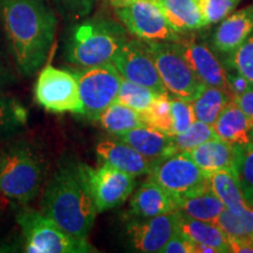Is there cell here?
<instances>
[{
	"label": "cell",
	"mask_w": 253,
	"mask_h": 253,
	"mask_svg": "<svg viewBox=\"0 0 253 253\" xmlns=\"http://www.w3.org/2000/svg\"><path fill=\"white\" fill-rule=\"evenodd\" d=\"M0 15L19 72L31 77L46 61L54 42V11L47 0H0Z\"/></svg>",
	"instance_id": "6da1fadb"
},
{
	"label": "cell",
	"mask_w": 253,
	"mask_h": 253,
	"mask_svg": "<svg viewBox=\"0 0 253 253\" xmlns=\"http://www.w3.org/2000/svg\"><path fill=\"white\" fill-rule=\"evenodd\" d=\"M84 163L63 156L47 182L40 211L69 235L88 240L97 210L87 183Z\"/></svg>",
	"instance_id": "7a4b0ae2"
},
{
	"label": "cell",
	"mask_w": 253,
	"mask_h": 253,
	"mask_svg": "<svg viewBox=\"0 0 253 253\" xmlns=\"http://www.w3.org/2000/svg\"><path fill=\"white\" fill-rule=\"evenodd\" d=\"M47 160L39 147L19 140L0 155V192L27 204L39 195L47 175Z\"/></svg>",
	"instance_id": "3957f363"
},
{
	"label": "cell",
	"mask_w": 253,
	"mask_h": 253,
	"mask_svg": "<svg viewBox=\"0 0 253 253\" xmlns=\"http://www.w3.org/2000/svg\"><path fill=\"white\" fill-rule=\"evenodd\" d=\"M128 41L123 25L106 18H91L75 25L66 42V60L79 68L113 62Z\"/></svg>",
	"instance_id": "277c9868"
},
{
	"label": "cell",
	"mask_w": 253,
	"mask_h": 253,
	"mask_svg": "<svg viewBox=\"0 0 253 253\" xmlns=\"http://www.w3.org/2000/svg\"><path fill=\"white\" fill-rule=\"evenodd\" d=\"M21 229L24 252L91 253L96 250L88 240L79 239L61 229L41 211L25 208L15 216Z\"/></svg>",
	"instance_id": "5b68a950"
},
{
	"label": "cell",
	"mask_w": 253,
	"mask_h": 253,
	"mask_svg": "<svg viewBox=\"0 0 253 253\" xmlns=\"http://www.w3.org/2000/svg\"><path fill=\"white\" fill-rule=\"evenodd\" d=\"M164 86L173 96L190 101L205 84L197 78L177 41H145Z\"/></svg>",
	"instance_id": "8992f818"
},
{
	"label": "cell",
	"mask_w": 253,
	"mask_h": 253,
	"mask_svg": "<svg viewBox=\"0 0 253 253\" xmlns=\"http://www.w3.org/2000/svg\"><path fill=\"white\" fill-rule=\"evenodd\" d=\"M78 79L84 115L99 121L101 114L118 99L122 77L113 62L73 69Z\"/></svg>",
	"instance_id": "52a82bcc"
},
{
	"label": "cell",
	"mask_w": 253,
	"mask_h": 253,
	"mask_svg": "<svg viewBox=\"0 0 253 253\" xmlns=\"http://www.w3.org/2000/svg\"><path fill=\"white\" fill-rule=\"evenodd\" d=\"M36 100L48 112L84 115V106L75 74L52 65L45 66L38 77Z\"/></svg>",
	"instance_id": "ba28073f"
},
{
	"label": "cell",
	"mask_w": 253,
	"mask_h": 253,
	"mask_svg": "<svg viewBox=\"0 0 253 253\" xmlns=\"http://www.w3.org/2000/svg\"><path fill=\"white\" fill-rule=\"evenodd\" d=\"M149 178L162 185L177 198L210 186L209 175L186 153H175L155 164Z\"/></svg>",
	"instance_id": "9c48e42d"
},
{
	"label": "cell",
	"mask_w": 253,
	"mask_h": 253,
	"mask_svg": "<svg viewBox=\"0 0 253 253\" xmlns=\"http://www.w3.org/2000/svg\"><path fill=\"white\" fill-rule=\"evenodd\" d=\"M116 15L129 33L144 41H178L181 33L169 24L155 0H137L115 8Z\"/></svg>",
	"instance_id": "30bf717a"
},
{
	"label": "cell",
	"mask_w": 253,
	"mask_h": 253,
	"mask_svg": "<svg viewBox=\"0 0 253 253\" xmlns=\"http://www.w3.org/2000/svg\"><path fill=\"white\" fill-rule=\"evenodd\" d=\"M87 183L97 213L121 205L136 186V177L115 168L100 164L99 168L84 166Z\"/></svg>",
	"instance_id": "8fae6325"
},
{
	"label": "cell",
	"mask_w": 253,
	"mask_h": 253,
	"mask_svg": "<svg viewBox=\"0 0 253 253\" xmlns=\"http://www.w3.org/2000/svg\"><path fill=\"white\" fill-rule=\"evenodd\" d=\"M120 75L157 94H170L164 86L149 47L144 40H128L113 60Z\"/></svg>",
	"instance_id": "7c38bea8"
},
{
	"label": "cell",
	"mask_w": 253,
	"mask_h": 253,
	"mask_svg": "<svg viewBox=\"0 0 253 253\" xmlns=\"http://www.w3.org/2000/svg\"><path fill=\"white\" fill-rule=\"evenodd\" d=\"M178 230V211L151 218H134L125 227L129 249L142 253H161Z\"/></svg>",
	"instance_id": "4fadbf2b"
},
{
	"label": "cell",
	"mask_w": 253,
	"mask_h": 253,
	"mask_svg": "<svg viewBox=\"0 0 253 253\" xmlns=\"http://www.w3.org/2000/svg\"><path fill=\"white\" fill-rule=\"evenodd\" d=\"M177 42L199 80L207 86L221 88L230 93L227 71L207 43L194 38H181Z\"/></svg>",
	"instance_id": "5bb4252c"
},
{
	"label": "cell",
	"mask_w": 253,
	"mask_h": 253,
	"mask_svg": "<svg viewBox=\"0 0 253 253\" xmlns=\"http://www.w3.org/2000/svg\"><path fill=\"white\" fill-rule=\"evenodd\" d=\"M95 151L100 164L110 166L135 177L149 175L156 164L116 136L115 138H102L96 144Z\"/></svg>",
	"instance_id": "9a60e30c"
},
{
	"label": "cell",
	"mask_w": 253,
	"mask_h": 253,
	"mask_svg": "<svg viewBox=\"0 0 253 253\" xmlns=\"http://www.w3.org/2000/svg\"><path fill=\"white\" fill-rule=\"evenodd\" d=\"M178 211L177 197L162 185L148 178L130 201V214L134 218H151Z\"/></svg>",
	"instance_id": "2e32d148"
},
{
	"label": "cell",
	"mask_w": 253,
	"mask_h": 253,
	"mask_svg": "<svg viewBox=\"0 0 253 253\" xmlns=\"http://www.w3.org/2000/svg\"><path fill=\"white\" fill-rule=\"evenodd\" d=\"M253 33V4L229 14L220 21L212 36L213 48L230 54Z\"/></svg>",
	"instance_id": "e0dca14e"
},
{
	"label": "cell",
	"mask_w": 253,
	"mask_h": 253,
	"mask_svg": "<svg viewBox=\"0 0 253 253\" xmlns=\"http://www.w3.org/2000/svg\"><path fill=\"white\" fill-rule=\"evenodd\" d=\"M239 149L240 147H236L217 137L199 144L194 149L186 151V154L203 171L210 175L220 170L236 172Z\"/></svg>",
	"instance_id": "ac0fdd59"
},
{
	"label": "cell",
	"mask_w": 253,
	"mask_h": 253,
	"mask_svg": "<svg viewBox=\"0 0 253 253\" xmlns=\"http://www.w3.org/2000/svg\"><path fill=\"white\" fill-rule=\"evenodd\" d=\"M116 137L125 141L136 151L154 161L155 163L176 153L173 148V136L164 134L149 126L131 129Z\"/></svg>",
	"instance_id": "d6986e66"
},
{
	"label": "cell",
	"mask_w": 253,
	"mask_h": 253,
	"mask_svg": "<svg viewBox=\"0 0 253 253\" xmlns=\"http://www.w3.org/2000/svg\"><path fill=\"white\" fill-rule=\"evenodd\" d=\"M212 126L220 140L236 147H244L253 140L251 122L235 100H231L227 103Z\"/></svg>",
	"instance_id": "ffe728a7"
},
{
	"label": "cell",
	"mask_w": 253,
	"mask_h": 253,
	"mask_svg": "<svg viewBox=\"0 0 253 253\" xmlns=\"http://www.w3.org/2000/svg\"><path fill=\"white\" fill-rule=\"evenodd\" d=\"M171 27L178 33L205 27L199 0H155Z\"/></svg>",
	"instance_id": "44dd1931"
},
{
	"label": "cell",
	"mask_w": 253,
	"mask_h": 253,
	"mask_svg": "<svg viewBox=\"0 0 253 253\" xmlns=\"http://www.w3.org/2000/svg\"><path fill=\"white\" fill-rule=\"evenodd\" d=\"M178 229L192 242L211 246L218 253L231 252L229 238L216 223L194 219L178 211Z\"/></svg>",
	"instance_id": "7402d4cb"
},
{
	"label": "cell",
	"mask_w": 253,
	"mask_h": 253,
	"mask_svg": "<svg viewBox=\"0 0 253 253\" xmlns=\"http://www.w3.org/2000/svg\"><path fill=\"white\" fill-rule=\"evenodd\" d=\"M209 182H210L212 191L217 195V197L220 199L227 210L240 214L249 210L250 208H253L246 201L235 171L220 170V171L210 173Z\"/></svg>",
	"instance_id": "603a6c76"
},
{
	"label": "cell",
	"mask_w": 253,
	"mask_h": 253,
	"mask_svg": "<svg viewBox=\"0 0 253 253\" xmlns=\"http://www.w3.org/2000/svg\"><path fill=\"white\" fill-rule=\"evenodd\" d=\"M177 202L179 212L198 220L214 223L219 214L225 210L224 204L212 191L211 186L196 194L177 198Z\"/></svg>",
	"instance_id": "cb8c5ba5"
},
{
	"label": "cell",
	"mask_w": 253,
	"mask_h": 253,
	"mask_svg": "<svg viewBox=\"0 0 253 253\" xmlns=\"http://www.w3.org/2000/svg\"><path fill=\"white\" fill-rule=\"evenodd\" d=\"M231 100H233V97L227 90L205 84L191 101L196 120L213 126Z\"/></svg>",
	"instance_id": "d4e9b609"
},
{
	"label": "cell",
	"mask_w": 253,
	"mask_h": 253,
	"mask_svg": "<svg viewBox=\"0 0 253 253\" xmlns=\"http://www.w3.org/2000/svg\"><path fill=\"white\" fill-rule=\"evenodd\" d=\"M99 121L103 128L114 136H119L138 126H147L141 113L118 101L110 104L101 114Z\"/></svg>",
	"instance_id": "484cf974"
},
{
	"label": "cell",
	"mask_w": 253,
	"mask_h": 253,
	"mask_svg": "<svg viewBox=\"0 0 253 253\" xmlns=\"http://www.w3.org/2000/svg\"><path fill=\"white\" fill-rule=\"evenodd\" d=\"M27 110L11 95L0 91V140L12 137L25 128Z\"/></svg>",
	"instance_id": "4316f807"
},
{
	"label": "cell",
	"mask_w": 253,
	"mask_h": 253,
	"mask_svg": "<svg viewBox=\"0 0 253 253\" xmlns=\"http://www.w3.org/2000/svg\"><path fill=\"white\" fill-rule=\"evenodd\" d=\"M214 223L225 232L229 240L253 242V208L240 214L225 209Z\"/></svg>",
	"instance_id": "83f0119b"
},
{
	"label": "cell",
	"mask_w": 253,
	"mask_h": 253,
	"mask_svg": "<svg viewBox=\"0 0 253 253\" xmlns=\"http://www.w3.org/2000/svg\"><path fill=\"white\" fill-rule=\"evenodd\" d=\"M145 125L170 136L173 134L170 94H158L150 107L141 114Z\"/></svg>",
	"instance_id": "f1b7e54d"
},
{
	"label": "cell",
	"mask_w": 253,
	"mask_h": 253,
	"mask_svg": "<svg viewBox=\"0 0 253 253\" xmlns=\"http://www.w3.org/2000/svg\"><path fill=\"white\" fill-rule=\"evenodd\" d=\"M157 95L158 94L151 90L150 88L141 86L122 78L121 87H120L116 101L142 114L149 108Z\"/></svg>",
	"instance_id": "f546056e"
},
{
	"label": "cell",
	"mask_w": 253,
	"mask_h": 253,
	"mask_svg": "<svg viewBox=\"0 0 253 253\" xmlns=\"http://www.w3.org/2000/svg\"><path fill=\"white\" fill-rule=\"evenodd\" d=\"M217 137L212 126L196 120L184 132L173 136V148L176 153H186L199 144Z\"/></svg>",
	"instance_id": "4dcf8cb0"
},
{
	"label": "cell",
	"mask_w": 253,
	"mask_h": 253,
	"mask_svg": "<svg viewBox=\"0 0 253 253\" xmlns=\"http://www.w3.org/2000/svg\"><path fill=\"white\" fill-rule=\"evenodd\" d=\"M236 173L246 201L253 207V140L248 145L240 147Z\"/></svg>",
	"instance_id": "1f68e13d"
},
{
	"label": "cell",
	"mask_w": 253,
	"mask_h": 253,
	"mask_svg": "<svg viewBox=\"0 0 253 253\" xmlns=\"http://www.w3.org/2000/svg\"><path fill=\"white\" fill-rule=\"evenodd\" d=\"M227 65L253 84V33L230 53Z\"/></svg>",
	"instance_id": "d6a6232c"
},
{
	"label": "cell",
	"mask_w": 253,
	"mask_h": 253,
	"mask_svg": "<svg viewBox=\"0 0 253 253\" xmlns=\"http://www.w3.org/2000/svg\"><path fill=\"white\" fill-rule=\"evenodd\" d=\"M239 1L240 0H199L205 26L220 23L236 8Z\"/></svg>",
	"instance_id": "836d02e7"
},
{
	"label": "cell",
	"mask_w": 253,
	"mask_h": 253,
	"mask_svg": "<svg viewBox=\"0 0 253 253\" xmlns=\"http://www.w3.org/2000/svg\"><path fill=\"white\" fill-rule=\"evenodd\" d=\"M170 102H171L173 134H182L196 121L194 108L190 101L182 100L173 95L170 96Z\"/></svg>",
	"instance_id": "e575fe53"
},
{
	"label": "cell",
	"mask_w": 253,
	"mask_h": 253,
	"mask_svg": "<svg viewBox=\"0 0 253 253\" xmlns=\"http://www.w3.org/2000/svg\"><path fill=\"white\" fill-rule=\"evenodd\" d=\"M54 2L63 15L79 20L90 13L96 0H54Z\"/></svg>",
	"instance_id": "d590c367"
},
{
	"label": "cell",
	"mask_w": 253,
	"mask_h": 253,
	"mask_svg": "<svg viewBox=\"0 0 253 253\" xmlns=\"http://www.w3.org/2000/svg\"><path fill=\"white\" fill-rule=\"evenodd\" d=\"M195 242H192L181 230L173 233L169 242L164 245L161 253H194Z\"/></svg>",
	"instance_id": "8d00e7d4"
},
{
	"label": "cell",
	"mask_w": 253,
	"mask_h": 253,
	"mask_svg": "<svg viewBox=\"0 0 253 253\" xmlns=\"http://www.w3.org/2000/svg\"><path fill=\"white\" fill-rule=\"evenodd\" d=\"M227 84H229V90L231 95H232V97L236 96V95L246 93V91L253 88V84L251 82L237 72H227Z\"/></svg>",
	"instance_id": "74e56055"
},
{
	"label": "cell",
	"mask_w": 253,
	"mask_h": 253,
	"mask_svg": "<svg viewBox=\"0 0 253 253\" xmlns=\"http://www.w3.org/2000/svg\"><path fill=\"white\" fill-rule=\"evenodd\" d=\"M233 100L238 104L239 108L248 115L253 128V88L246 91V93L236 95V96H233Z\"/></svg>",
	"instance_id": "f35d334b"
},
{
	"label": "cell",
	"mask_w": 253,
	"mask_h": 253,
	"mask_svg": "<svg viewBox=\"0 0 253 253\" xmlns=\"http://www.w3.org/2000/svg\"><path fill=\"white\" fill-rule=\"evenodd\" d=\"M230 251L236 253H253V242L243 240H229Z\"/></svg>",
	"instance_id": "ab89813d"
},
{
	"label": "cell",
	"mask_w": 253,
	"mask_h": 253,
	"mask_svg": "<svg viewBox=\"0 0 253 253\" xmlns=\"http://www.w3.org/2000/svg\"><path fill=\"white\" fill-rule=\"evenodd\" d=\"M12 81V75L4 66L0 65V88L5 87Z\"/></svg>",
	"instance_id": "60d3db41"
},
{
	"label": "cell",
	"mask_w": 253,
	"mask_h": 253,
	"mask_svg": "<svg viewBox=\"0 0 253 253\" xmlns=\"http://www.w3.org/2000/svg\"><path fill=\"white\" fill-rule=\"evenodd\" d=\"M194 253H218L216 249L211 248V246L199 244V243H195Z\"/></svg>",
	"instance_id": "b9f144b4"
},
{
	"label": "cell",
	"mask_w": 253,
	"mask_h": 253,
	"mask_svg": "<svg viewBox=\"0 0 253 253\" xmlns=\"http://www.w3.org/2000/svg\"><path fill=\"white\" fill-rule=\"evenodd\" d=\"M137 1V0H109V2L112 4L114 7H121V6L131 4V2Z\"/></svg>",
	"instance_id": "7bdbcfd3"
}]
</instances>
